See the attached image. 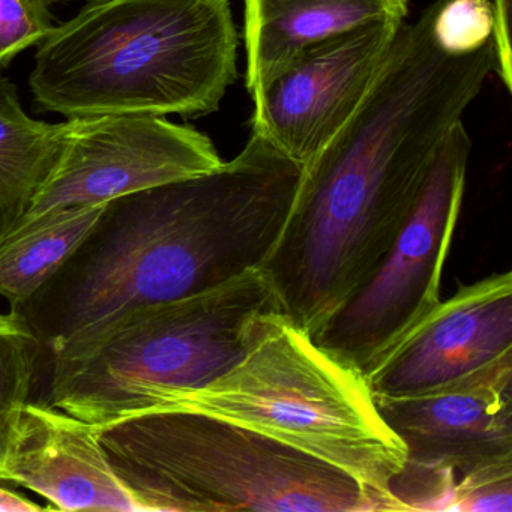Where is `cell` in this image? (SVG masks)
<instances>
[{"mask_svg": "<svg viewBox=\"0 0 512 512\" xmlns=\"http://www.w3.org/2000/svg\"><path fill=\"white\" fill-rule=\"evenodd\" d=\"M437 5L403 23L352 118L305 164L260 265L277 310L311 337L379 268L443 139L496 70L493 43L466 56L437 49Z\"/></svg>", "mask_w": 512, "mask_h": 512, "instance_id": "1", "label": "cell"}, {"mask_svg": "<svg viewBox=\"0 0 512 512\" xmlns=\"http://www.w3.org/2000/svg\"><path fill=\"white\" fill-rule=\"evenodd\" d=\"M302 170L253 133L212 172L110 200L70 259L14 310L53 355L143 308L259 269L283 230Z\"/></svg>", "mask_w": 512, "mask_h": 512, "instance_id": "2", "label": "cell"}, {"mask_svg": "<svg viewBox=\"0 0 512 512\" xmlns=\"http://www.w3.org/2000/svg\"><path fill=\"white\" fill-rule=\"evenodd\" d=\"M229 0H89L40 44L29 76L44 112L199 118L238 79Z\"/></svg>", "mask_w": 512, "mask_h": 512, "instance_id": "3", "label": "cell"}, {"mask_svg": "<svg viewBox=\"0 0 512 512\" xmlns=\"http://www.w3.org/2000/svg\"><path fill=\"white\" fill-rule=\"evenodd\" d=\"M142 512H377L346 473L226 419L155 409L97 425Z\"/></svg>", "mask_w": 512, "mask_h": 512, "instance_id": "4", "label": "cell"}, {"mask_svg": "<svg viewBox=\"0 0 512 512\" xmlns=\"http://www.w3.org/2000/svg\"><path fill=\"white\" fill-rule=\"evenodd\" d=\"M160 409L250 428L346 473L386 511H401L391 488L406 466V446L380 415L367 377L278 310L257 317L230 370Z\"/></svg>", "mask_w": 512, "mask_h": 512, "instance_id": "5", "label": "cell"}, {"mask_svg": "<svg viewBox=\"0 0 512 512\" xmlns=\"http://www.w3.org/2000/svg\"><path fill=\"white\" fill-rule=\"evenodd\" d=\"M277 310L259 269L143 308L89 343L52 355V404L94 425L160 409L244 355L260 314Z\"/></svg>", "mask_w": 512, "mask_h": 512, "instance_id": "6", "label": "cell"}, {"mask_svg": "<svg viewBox=\"0 0 512 512\" xmlns=\"http://www.w3.org/2000/svg\"><path fill=\"white\" fill-rule=\"evenodd\" d=\"M472 140L463 121L446 134L421 196L370 280L313 335L367 373L440 299L443 266L463 208Z\"/></svg>", "mask_w": 512, "mask_h": 512, "instance_id": "7", "label": "cell"}, {"mask_svg": "<svg viewBox=\"0 0 512 512\" xmlns=\"http://www.w3.org/2000/svg\"><path fill=\"white\" fill-rule=\"evenodd\" d=\"M223 163L206 134L166 116L121 113L67 119L52 173L8 233L71 209L203 175Z\"/></svg>", "mask_w": 512, "mask_h": 512, "instance_id": "8", "label": "cell"}, {"mask_svg": "<svg viewBox=\"0 0 512 512\" xmlns=\"http://www.w3.org/2000/svg\"><path fill=\"white\" fill-rule=\"evenodd\" d=\"M403 23L379 20L302 52L253 98V133L305 166L352 118Z\"/></svg>", "mask_w": 512, "mask_h": 512, "instance_id": "9", "label": "cell"}, {"mask_svg": "<svg viewBox=\"0 0 512 512\" xmlns=\"http://www.w3.org/2000/svg\"><path fill=\"white\" fill-rule=\"evenodd\" d=\"M407 469L457 478L512 463V352L439 385L374 395Z\"/></svg>", "mask_w": 512, "mask_h": 512, "instance_id": "10", "label": "cell"}, {"mask_svg": "<svg viewBox=\"0 0 512 512\" xmlns=\"http://www.w3.org/2000/svg\"><path fill=\"white\" fill-rule=\"evenodd\" d=\"M512 352V275L493 274L440 301L365 373L374 395L406 394Z\"/></svg>", "mask_w": 512, "mask_h": 512, "instance_id": "11", "label": "cell"}, {"mask_svg": "<svg viewBox=\"0 0 512 512\" xmlns=\"http://www.w3.org/2000/svg\"><path fill=\"white\" fill-rule=\"evenodd\" d=\"M0 481L46 497L53 511L142 512L110 466L97 425L50 403L26 404Z\"/></svg>", "mask_w": 512, "mask_h": 512, "instance_id": "12", "label": "cell"}, {"mask_svg": "<svg viewBox=\"0 0 512 512\" xmlns=\"http://www.w3.org/2000/svg\"><path fill=\"white\" fill-rule=\"evenodd\" d=\"M407 13L409 0H244L247 91L257 97L316 44Z\"/></svg>", "mask_w": 512, "mask_h": 512, "instance_id": "13", "label": "cell"}, {"mask_svg": "<svg viewBox=\"0 0 512 512\" xmlns=\"http://www.w3.org/2000/svg\"><path fill=\"white\" fill-rule=\"evenodd\" d=\"M62 124H47L23 110L16 86L0 77V236L28 212L61 149Z\"/></svg>", "mask_w": 512, "mask_h": 512, "instance_id": "14", "label": "cell"}, {"mask_svg": "<svg viewBox=\"0 0 512 512\" xmlns=\"http://www.w3.org/2000/svg\"><path fill=\"white\" fill-rule=\"evenodd\" d=\"M106 203L71 209L0 238V295L11 307L28 301L70 259Z\"/></svg>", "mask_w": 512, "mask_h": 512, "instance_id": "15", "label": "cell"}, {"mask_svg": "<svg viewBox=\"0 0 512 512\" xmlns=\"http://www.w3.org/2000/svg\"><path fill=\"white\" fill-rule=\"evenodd\" d=\"M43 349V343L22 314L16 310L0 314V469L28 404Z\"/></svg>", "mask_w": 512, "mask_h": 512, "instance_id": "16", "label": "cell"}, {"mask_svg": "<svg viewBox=\"0 0 512 512\" xmlns=\"http://www.w3.org/2000/svg\"><path fill=\"white\" fill-rule=\"evenodd\" d=\"M496 13L491 0H439L431 26L434 44L448 56H466L493 43Z\"/></svg>", "mask_w": 512, "mask_h": 512, "instance_id": "17", "label": "cell"}, {"mask_svg": "<svg viewBox=\"0 0 512 512\" xmlns=\"http://www.w3.org/2000/svg\"><path fill=\"white\" fill-rule=\"evenodd\" d=\"M53 28L52 0H0V67L43 43Z\"/></svg>", "mask_w": 512, "mask_h": 512, "instance_id": "18", "label": "cell"}, {"mask_svg": "<svg viewBox=\"0 0 512 512\" xmlns=\"http://www.w3.org/2000/svg\"><path fill=\"white\" fill-rule=\"evenodd\" d=\"M448 511L511 512L512 463L484 467L457 478Z\"/></svg>", "mask_w": 512, "mask_h": 512, "instance_id": "19", "label": "cell"}, {"mask_svg": "<svg viewBox=\"0 0 512 512\" xmlns=\"http://www.w3.org/2000/svg\"><path fill=\"white\" fill-rule=\"evenodd\" d=\"M47 509L49 508H44L32 500L26 499L16 491L0 487V512H38L47 511Z\"/></svg>", "mask_w": 512, "mask_h": 512, "instance_id": "20", "label": "cell"}]
</instances>
